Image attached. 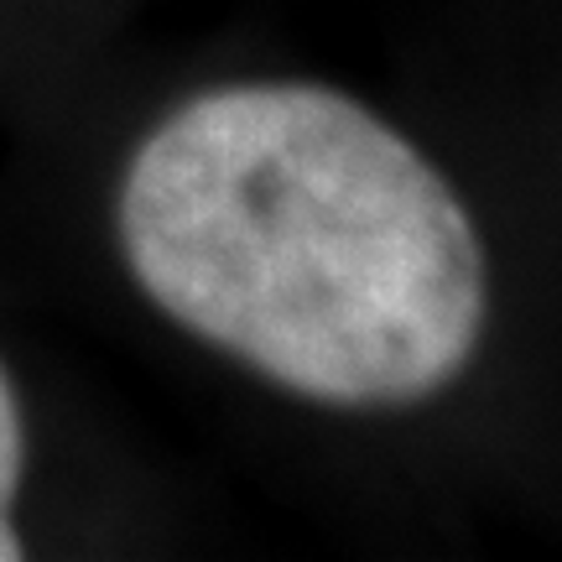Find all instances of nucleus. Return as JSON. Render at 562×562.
<instances>
[{
    "label": "nucleus",
    "instance_id": "obj_1",
    "mask_svg": "<svg viewBox=\"0 0 562 562\" xmlns=\"http://www.w3.org/2000/svg\"><path fill=\"white\" fill-rule=\"evenodd\" d=\"M115 224L167 318L302 402H427L484 339L490 271L463 199L318 83L188 100L136 146Z\"/></svg>",
    "mask_w": 562,
    "mask_h": 562
},
{
    "label": "nucleus",
    "instance_id": "obj_2",
    "mask_svg": "<svg viewBox=\"0 0 562 562\" xmlns=\"http://www.w3.org/2000/svg\"><path fill=\"white\" fill-rule=\"evenodd\" d=\"M21 463H26V432H21V406L11 391V375L0 364V562L21 558V537H16V490H21Z\"/></svg>",
    "mask_w": 562,
    "mask_h": 562
}]
</instances>
